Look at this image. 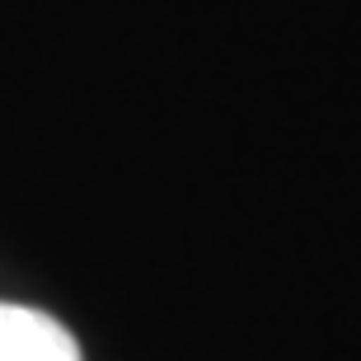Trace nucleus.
<instances>
[{
	"label": "nucleus",
	"instance_id": "obj_1",
	"mask_svg": "<svg viewBox=\"0 0 361 361\" xmlns=\"http://www.w3.org/2000/svg\"><path fill=\"white\" fill-rule=\"evenodd\" d=\"M0 361H80L71 334L38 310L0 305Z\"/></svg>",
	"mask_w": 361,
	"mask_h": 361
}]
</instances>
